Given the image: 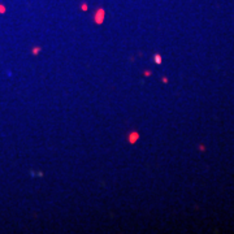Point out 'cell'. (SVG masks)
Segmentation results:
<instances>
[{
    "label": "cell",
    "mask_w": 234,
    "mask_h": 234,
    "mask_svg": "<svg viewBox=\"0 0 234 234\" xmlns=\"http://www.w3.org/2000/svg\"><path fill=\"white\" fill-rule=\"evenodd\" d=\"M103 14H104V12H103L102 9H100V12H99V14H98V16H95V21H96V22H98V23H100V22H102V21H103Z\"/></svg>",
    "instance_id": "obj_1"
},
{
    "label": "cell",
    "mask_w": 234,
    "mask_h": 234,
    "mask_svg": "<svg viewBox=\"0 0 234 234\" xmlns=\"http://www.w3.org/2000/svg\"><path fill=\"white\" fill-rule=\"evenodd\" d=\"M155 60H156V64H160L161 62V56L160 55H155Z\"/></svg>",
    "instance_id": "obj_2"
}]
</instances>
